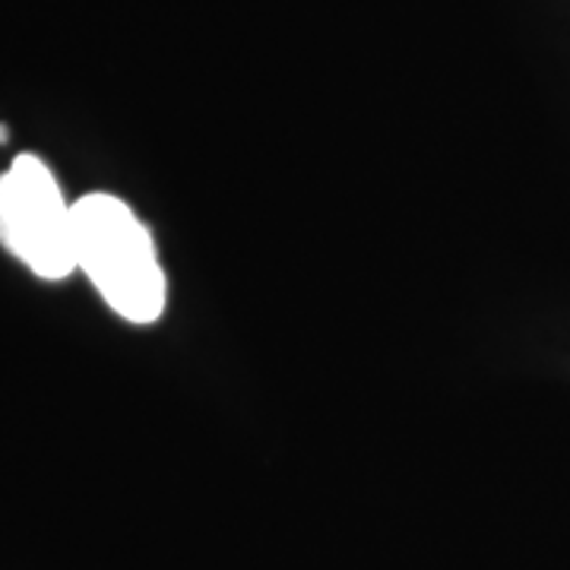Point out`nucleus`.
I'll use <instances>...</instances> for the list:
<instances>
[{
    "label": "nucleus",
    "mask_w": 570,
    "mask_h": 570,
    "mask_svg": "<svg viewBox=\"0 0 570 570\" xmlns=\"http://www.w3.org/2000/svg\"><path fill=\"white\" fill-rule=\"evenodd\" d=\"M77 269L127 324L163 321L168 305L163 257L149 225L121 197L92 190L77 200Z\"/></svg>",
    "instance_id": "obj_1"
},
{
    "label": "nucleus",
    "mask_w": 570,
    "mask_h": 570,
    "mask_svg": "<svg viewBox=\"0 0 570 570\" xmlns=\"http://www.w3.org/2000/svg\"><path fill=\"white\" fill-rule=\"evenodd\" d=\"M7 140H10V130H7V127L0 124V142H7Z\"/></svg>",
    "instance_id": "obj_3"
},
{
    "label": "nucleus",
    "mask_w": 570,
    "mask_h": 570,
    "mask_svg": "<svg viewBox=\"0 0 570 570\" xmlns=\"http://www.w3.org/2000/svg\"><path fill=\"white\" fill-rule=\"evenodd\" d=\"M0 247L45 283L77 273V200L36 153L0 171Z\"/></svg>",
    "instance_id": "obj_2"
}]
</instances>
